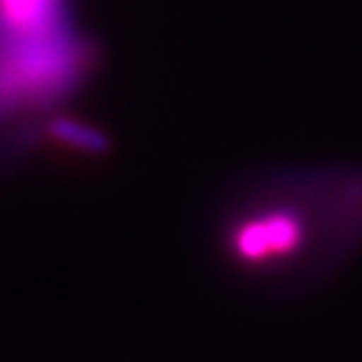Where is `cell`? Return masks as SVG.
I'll return each mask as SVG.
<instances>
[{
	"mask_svg": "<svg viewBox=\"0 0 362 362\" xmlns=\"http://www.w3.org/2000/svg\"><path fill=\"white\" fill-rule=\"evenodd\" d=\"M360 242V169L267 176L244 187L216 221L221 262L247 282H310L334 269Z\"/></svg>",
	"mask_w": 362,
	"mask_h": 362,
	"instance_id": "cell-1",
	"label": "cell"
},
{
	"mask_svg": "<svg viewBox=\"0 0 362 362\" xmlns=\"http://www.w3.org/2000/svg\"><path fill=\"white\" fill-rule=\"evenodd\" d=\"M96 48L71 0H0V119L48 111L88 78Z\"/></svg>",
	"mask_w": 362,
	"mask_h": 362,
	"instance_id": "cell-2",
	"label": "cell"
},
{
	"mask_svg": "<svg viewBox=\"0 0 362 362\" xmlns=\"http://www.w3.org/2000/svg\"><path fill=\"white\" fill-rule=\"evenodd\" d=\"M45 136L56 146L83 153V156H98L101 151H106V136L101 131L83 124V121L66 119V116L53 119L51 124L45 126Z\"/></svg>",
	"mask_w": 362,
	"mask_h": 362,
	"instance_id": "cell-3",
	"label": "cell"
}]
</instances>
